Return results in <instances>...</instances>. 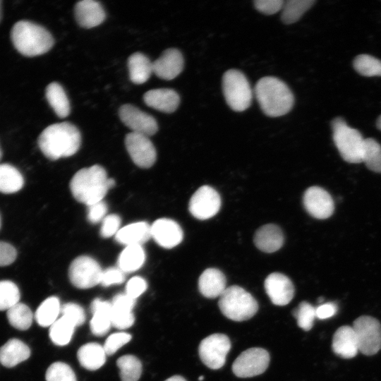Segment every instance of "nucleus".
Returning <instances> with one entry per match:
<instances>
[{
    "label": "nucleus",
    "mask_w": 381,
    "mask_h": 381,
    "mask_svg": "<svg viewBox=\"0 0 381 381\" xmlns=\"http://www.w3.org/2000/svg\"><path fill=\"white\" fill-rule=\"evenodd\" d=\"M38 145L46 157L56 160L73 155L81 143L78 128L69 122L52 124L38 138Z\"/></svg>",
    "instance_id": "nucleus-1"
},
{
    "label": "nucleus",
    "mask_w": 381,
    "mask_h": 381,
    "mask_svg": "<svg viewBox=\"0 0 381 381\" xmlns=\"http://www.w3.org/2000/svg\"><path fill=\"white\" fill-rule=\"evenodd\" d=\"M254 92L262 111L268 116H283L294 106L292 92L285 83L277 78L267 76L260 78L255 86Z\"/></svg>",
    "instance_id": "nucleus-2"
},
{
    "label": "nucleus",
    "mask_w": 381,
    "mask_h": 381,
    "mask_svg": "<svg viewBox=\"0 0 381 381\" xmlns=\"http://www.w3.org/2000/svg\"><path fill=\"white\" fill-rule=\"evenodd\" d=\"M105 169L97 164L77 171L70 182L73 196L89 206L101 200L109 189Z\"/></svg>",
    "instance_id": "nucleus-3"
},
{
    "label": "nucleus",
    "mask_w": 381,
    "mask_h": 381,
    "mask_svg": "<svg viewBox=\"0 0 381 381\" xmlns=\"http://www.w3.org/2000/svg\"><path fill=\"white\" fill-rule=\"evenodd\" d=\"M11 40L16 49L26 56L43 54L54 44L53 37L47 30L28 20H20L14 24Z\"/></svg>",
    "instance_id": "nucleus-4"
},
{
    "label": "nucleus",
    "mask_w": 381,
    "mask_h": 381,
    "mask_svg": "<svg viewBox=\"0 0 381 381\" xmlns=\"http://www.w3.org/2000/svg\"><path fill=\"white\" fill-rule=\"evenodd\" d=\"M222 313L237 322L250 319L257 313L258 304L255 298L239 286L226 287L218 302Z\"/></svg>",
    "instance_id": "nucleus-5"
},
{
    "label": "nucleus",
    "mask_w": 381,
    "mask_h": 381,
    "mask_svg": "<svg viewBox=\"0 0 381 381\" xmlns=\"http://www.w3.org/2000/svg\"><path fill=\"white\" fill-rule=\"evenodd\" d=\"M333 140L340 155L347 162H362L364 138L361 133L349 127L341 117L334 119L331 123Z\"/></svg>",
    "instance_id": "nucleus-6"
},
{
    "label": "nucleus",
    "mask_w": 381,
    "mask_h": 381,
    "mask_svg": "<svg viewBox=\"0 0 381 381\" xmlns=\"http://www.w3.org/2000/svg\"><path fill=\"white\" fill-rule=\"evenodd\" d=\"M222 89L227 104L235 111H243L251 104L253 91L245 75L240 71L230 69L222 78Z\"/></svg>",
    "instance_id": "nucleus-7"
},
{
    "label": "nucleus",
    "mask_w": 381,
    "mask_h": 381,
    "mask_svg": "<svg viewBox=\"0 0 381 381\" xmlns=\"http://www.w3.org/2000/svg\"><path fill=\"white\" fill-rule=\"evenodd\" d=\"M363 354L372 356L381 349V324L375 318L362 315L356 319L352 326Z\"/></svg>",
    "instance_id": "nucleus-8"
},
{
    "label": "nucleus",
    "mask_w": 381,
    "mask_h": 381,
    "mask_svg": "<svg viewBox=\"0 0 381 381\" xmlns=\"http://www.w3.org/2000/svg\"><path fill=\"white\" fill-rule=\"evenodd\" d=\"M230 349L229 338L226 334L214 333L200 341L198 353L200 358L207 367L217 370L225 364Z\"/></svg>",
    "instance_id": "nucleus-9"
},
{
    "label": "nucleus",
    "mask_w": 381,
    "mask_h": 381,
    "mask_svg": "<svg viewBox=\"0 0 381 381\" xmlns=\"http://www.w3.org/2000/svg\"><path fill=\"white\" fill-rule=\"evenodd\" d=\"M102 272L99 264L95 259L82 255L74 259L70 265L68 277L75 287L90 289L100 284Z\"/></svg>",
    "instance_id": "nucleus-10"
},
{
    "label": "nucleus",
    "mask_w": 381,
    "mask_h": 381,
    "mask_svg": "<svg viewBox=\"0 0 381 381\" xmlns=\"http://www.w3.org/2000/svg\"><path fill=\"white\" fill-rule=\"evenodd\" d=\"M270 360V354L265 349L250 348L236 358L232 364V371L238 377L259 375L267 370Z\"/></svg>",
    "instance_id": "nucleus-11"
},
{
    "label": "nucleus",
    "mask_w": 381,
    "mask_h": 381,
    "mask_svg": "<svg viewBox=\"0 0 381 381\" xmlns=\"http://www.w3.org/2000/svg\"><path fill=\"white\" fill-rule=\"evenodd\" d=\"M221 207V198L216 190L209 186L200 187L189 201V211L196 219L205 220L214 217Z\"/></svg>",
    "instance_id": "nucleus-12"
},
{
    "label": "nucleus",
    "mask_w": 381,
    "mask_h": 381,
    "mask_svg": "<svg viewBox=\"0 0 381 381\" xmlns=\"http://www.w3.org/2000/svg\"><path fill=\"white\" fill-rule=\"evenodd\" d=\"M126 150L133 162L141 168H150L156 161L157 153L148 136L129 133L125 138Z\"/></svg>",
    "instance_id": "nucleus-13"
},
{
    "label": "nucleus",
    "mask_w": 381,
    "mask_h": 381,
    "mask_svg": "<svg viewBox=\"0 0 381 381\" xmlns=\"http://www.w3.org/2000/svg\"><path fill=\"white\" fill-rule=\"evenodd\" d=\"M119 114L121 121L133 133L149 137L156 133L158 130L157 123L153 116L132 104L121 106Z\"/></svg>",
    "instance_id": "nucleus-14"
},
{
    "label": "nucleus",
    "mask_w": 381,
    "mask_h": 381,
    "mask_svg": "<svg viewBox=\"0 0 381 381\" xmlns=\"http://www.w3.org/2000/svg\"><path fill=\"white\" fill-rule=\"evenodd\" d=\"M303 202L306 210L316 219H327L334 212V201L331 195L321 187L308 188L304 193Z\"/></svg>",
    "instance_id": "nucleus-15"
},
{
    "label": "nucleus",
    "mask_w": 381,
    "mask_h": 381,
    "mask_svg": "<svg viewBox=\"0 0 381 381\" xmlns=\"http://www.w3.org/2000/svg\"><path fill=\"white\" fill-rule=\"evenodd\" d=\"M265 291L272 303L276 306H286L294 296V286L290 279L279 272L269 274L265 280Z\"/></svg>",
    "instance_id": "nucleus-16"
},
{
    "label": "nucleus",
    "mask_w": 381,
    "mask_h": 381,
    "mask_svg": "<svg viewBox=\"0 0 381 381\" xmlns=\"http://www.w3.org/2000/svg\"><path fill=\"white\" fill-rule=\"evenodd\" d=\"M151 237L157 244L165 248H171L179 245L183 240V230L173 219L161 218L151 226Z\"/></svg>",
    "instance_id": "nucleus-17"
},
{
    "label": "nucleus",
    "mask_w": 381,
    "mask_h": 381,
    "mask_svg": "<svg viewBox=\"0 0 381 381\" xmlns=\"http://www.w3.org/2000/svg\"><path fill=\"white\" fill-rule=\"evenodd\" d=\"M183 64V58L179 50L168 49L152 63L153 73L159 78L172 80L181 73Z\"/></svg>",
    "instance_id": "nucleus-18"
},
{
    "label": "nucleus",
    "mask_w": 381,
    "mask_h": 381,
    "mask_svg": "<svg viewBox=\"0 0 381 381\" xmlns=\"http://www.w3.org/2000/svg\"><path fill=\"white\" fill-rule=\"evenodd\" d=\"M135 299L126 294H119L114 296L111 304V325L119 329L131 327L135 321L133 309Z\"/></svg>",
    "instance_id": "nucleus-19"
},
{
    "label": "nucleus",
    "mask_w": 381,
    "mask_h": 381,
    "mask_svg": "<svg viewBox=\"0 0 381 381\" xmlns=\"http://www.w3.org/2000/svg\"><path fill=\"white\" fill-rule=\"evenodd\" d=\"M75 17L83 28H91L100 25L105 19V12L99 2L83 0L75 6Z\"/></svg>",
    "instance_id": "nucleus-20"
},
{
    "label": "nucleus",
    "mask_w": 381,
    "mask_h": 381,
    "mask_svg": "<svg viewBox=\"0 0 381 381\" xmlns=\"http://www.w3.org/2000/svg\"><path fill=\"white\" fill-rule=\"evenodd\" d=\"M143 99L150 107L165 113L174 112L180 102L178 93L169 88L150 90L144 95Z\"/></svg>",
    "instance_id": "nucleus-21"
},
{
    "label": "nucleus",
    "mask_w": 381,
    "mask_h": 381,
    "mask_svg": "<svg viewBox=\"0 0 381 381\" xmlns=\"http://www.w3.org/2000/svg\"><path fill=\"white\" fill-rule=\"evenodd\" d=\"M332 348L334 353L341 358L355 357L359 350L353 327L348 325L339 327L333 336Z\"/></svg>",
    "instance_id": "nucleus-22"
},
{
    "label": "nucleus",
    "mask_w": 381,
    "mask_h": 381,
    "mask_svg": "<svg viewBox=\"0 0 381 381\" xmlns=\"http://www.w3.org/2000/svg\"><path fill=\"white\" fill-rule=\"evenodd\" d=\"M90 310L92 314L90 322L92 333L96 336H104L112 326L111 302L95 298L91 303Z\"/></svg>",
    "instance_id": "nucleus-23"
},
{
    "label": "nucleus",
    "mask_w": 381,
    "mask_h": 381,
    "mask_svg": "<svg viewBox=\"0 0 381 381\" xmlns=\"http://www.w3.org/2000/svg\"><path fill=\"white\" fill-rule=\"evenodd\" d=\"M226 284L225 275L216 268L206 269L198 279L200 294L208 298L220 297L226 289Z\"/></svg>",
    "instance_id": "nucleus-24"
},
{
    "label": "nucleus",
    "mask_w": 381,
    "mask_h": 381,
    "mask_svg": "<svg viewBox=\"0 0 381 381\" xmlns=\"http://www.w3.org/2000/svg\"><path fill=\"white\" fill-rule=\"evenodd\" d=\"M255 246L265 253H273L281 248L284 243V234L277 225L268 224L260 227L254 236Z\"/></svg>",
    "instance_id": "nucleus-25"
},
{
    "label": "nucleus",
    "mask_w": 381,
    "mask_h": 381,
    "mask_svg": "<svg viewBox=\"0 0 381 381\" xmlns=\"http://www.w3.org/2000/svg\"><path fill=\"white\" fill-rule=\"evenodd\" d=\"M151 238L150 226L145 222H138L128 224L119 230L115 240L123 245H140Z\"/></svg>",
    "instance_id": "nucleus-26"
},
{
    "label": "nucleus",
    "mask_w": 381,
    "mask_h": 381,
    "mask_svg": "<svg viewBox=\"0 0 381 381\" xmlns=\"http://www.w3.org/2000/svg\"><path fill=\"white\" fill-rule=\"evenodd\" d=\"M30 349L18 339H11L0 348V363L6 368H12L27 360Z\"/></svg>",
    "instance_id": "nucleus-27"
},
{
    "label": "nucleus",
    "mask_w": 381,
    "mask_h": 381,
    "mask_svg": "<svg viewBox=\"0 0 381 381\" xmlns=\"http://www.w3.org/2000/svg\"><path fill=\"white\" fill-rule=\"evenodd\" d=\"M106 356L103 346L96 342L83 345L77 352L80 364L89 370L100 368L105 363Z\"/></svg>",
    "instance_id": "nucleus-28"
},
{
    "label": "nucleus",
    "mask_w": 381,
    "mask_h": 381,
    "mask_svg": "<svg viewBox=\"0 0 381 381\" xmlns=\"http://www.w3.org/2000/svg\"><path fill=\"white\" fill-rule=\"evenodd\" d=\"M128 68L131 80L135 84L145 83L153 73L150 60L143 54L136 52L128 59Z\"/></svg>",
    "instance_id": "nucleus-29"
},
{
    "label": "nucleus",
    "mask_w": 381,
    "mask_h": 381,
    "mask_svg": "<svg viewBox=\"0 0 381 381\" xmlns=\"http://www.w3.org/2000/svg\"><path fill=\"white\" fill-rule=\"evenodd\" d=\"M46 98L55 114L65 118L70 113V104L62 86L56 82L49 83L45 90Z\"/></svg>",
    "instance_id": "nucleus-30"
},
{
    "label": "nucleus",
    "mask_w": 381,
    "mask_h": 381,
    "mask_svg": "<svg viewBox=\"0 0 381 381\" xmlns=\"http://www.w3.org/2000/svg\"><path fill=\"white\" fill-rule=\"evenodd\" d=\"M145 260V253L142 246H126L118 258V267L125 273L140 269Z\"/></svg>",
    "instance_id": "nucleus-31"
},
{
    "label": "nucleus",
    "mask_w": 381,
    "mask_h": 381,
    "mask_svg": "<svg viewBox=\"0 0 381 381\" xmlns=\"http://www.w3.org/2000/svg\"><path fill=\"white\" fill-rule=\"evenodd\" d=\"M59 299L56 296L46 298L37 308L35 313V319L41 327H50L61 313Z\"/></svg>",
    "instance_id": "nucleus-32"
},
{
    "label": "nucleus",
    "mask_w": 381,
    "mask_h": 381,
    "mask_svg": "<svg viewBox=\"0 0 381 381\" xmlns=\"http://www.w3.org/2000/svg\"><path fill=\"white\" fill-rule=\"evenodd\" d=\"M23 177L14 167L0 164V192L13 193L20 190L23 186Z\"/></svg>",
    "instance_id": "nucleus-33"
},
{
    "label": "nucleus",
    "mask_w": 381,
    "mask_h": 381,
    "mask_svg": "<svg viewBox=\"0 0 381 381\" xmlns=\"http://www.w3.org/2000/svg\"><path fill=\"white\" fill-rule=\"evenodd\" d=\"M6 316L12 327L23 331L31 326L34 317L30 308L20 302L6 311Z\"/></svg>",
    "instance_id": "nucleus-34"
},
{
    "label": "nucleus",
    "mask_w": 381,
    "mask_h": 381,
    "mask_svg": "<svg viewBox=\"0 0 381 381\" xmlns=\"http://www.w3.org/2000/svg\"><path fill=\"white\" fill-rule=\"evenodd\" d=\"M315 2V0H287L284 1L282 9V20L285 24H292L298 21Z\"/></svg>",
    "instance_id": "nucleus-35"
},
{
    "label": "nucleus",
    "mask_w": 381,
    "mask_h": 381,
    "mask_svg": "<svg viewBox=\"0 0 381 381\" xmlns=\"http://www.w3.org/2000/svg\"><path fill=\"white\" fill-rule=\"evenodd\" d=\"M116 365L120 370L121 381H138L142 373V363L133 355H124L118 358Z\"/></svg>",
    "instance_id": "nucleus-36"
},
{
    "label": "nucleus",
    "mask_w": 381,
    "mask_h": 381,
    "mask_svg": "<svg viewBox=\"0 0 381 381\" xmlns=\"http://www.w3.org/2000/svg\"><path fill=\"white\" fill-rule=\"evenodd\" d=\"M362 162H364L370 170L381 173V145L375 140H364Z\"/></svg>",
    "instance_id": "nucleus-37"
},
{
    "label": "nucleus",
    "mask_w": 381,
    "mask_h": 381,
    "mask_svg": "<svg viewBox=\"0 0 381 381\" xmlns=\"http://www.w3.org/2000/svg\"><path fill=\"white\" fill-rule=\"evenodd\" d=\"M74 329L75 327L61 316L49 327V337L56 345L65 346L70 342Z\"/></svg>",
    "instance_id": "nucleus-38"
},
{
    "label": "nucleus",
    "mask_w": 381,
    "mask_h": 381,
    "mask_svg": "<svg viewBox=\"0 0 381 381\" xmlns=\"http://www.w3.org/2000/svg\"><path fill=\"white\" fill-rule=\"evenodd\" d=\"M354 69L367 77L381 76V61L368 54H360L353 60Z\"/></svg>",
    "instance_id": "nucleus-39"
},
{
    "label": "nucleus",
    "mask_w": 381,
    "mask_h": 381,
    "mask_svg": "<svg viewBox=\"0 0 381 381\" xmlns=\"http://www.w3.org/2000/svg\"><path fill=\"white\" fill-rule=\"evenodd\" d=\"M20 291L17 285L13 282L0 281V310H8L19 303Z\"/></svg>",
    "instance_id": "nucleus-40"
},
{
    "label": "nucleus",
    "mask_w": 381,
    "mask_h": 381,
    "mask_svg": "<svg viewBox=\"0 0 381 381\" xmlns=\"http://www.w3.org/2000/svg\"><path fill=\"white\" fill-rule=\"evenodd\" d=\"M294 317L296 319L300 328L309 331L313 326L316 318L315 308L307 301H302L296 308L292 311Z\"/></svg>",
    "instance_id": "nucleus-41"
},
{
    "label": "nucleus",
    "mask_w": 381,
    "mask_h": 381,
    "mask_svg": "<svg viewBox=\"0 0 381 381\" xmlns=\"http://www.w3.org/2000/svg\"><path fill=\"white\" fill-rule=\"evenodd\" d=\"M46 381H77L73 369L64 362H55L46 372Z\"/></svg>",
    "instance_id": "nucleus-42"
},
{
    "label": "nucleus",
    "mask_w": 381,
    "mask_h": 381,
    "mask_svg": "<svg viewBox=\"0 0 381 381\" xmlns=\"http://www.w3.org/2000/svg\"><path fill=\"white\" fill-rule=\"evenodd\" d=\"M61 316L70 322L75 327L82 325L85 321L84 309L75 303H66L61 306Z\"/></svg>",
    "instance_id": "nucleus-43"
},
{
    "label": "nucleus",
    "mask_w": 381,
    "mask_h": 381,
    "mask_svg": "<svg viewBox=\"0 0 381 381\" xmlns=\"http://www.w3.org/2000/svg\"><path fill=\"white\" fill-rule=\"evenodd\" d=\"M131 335L126 332H116L109 335L103 346L107 355L111 356L116 353L119 349L128 343Z\"/></svg>",
    "instance_id": "nucleus-44"
},
{
    "label": "nucleus",
    "mask_w": 381,
    "mask_h": 381,
    "mask_svg": "<svg viewBox=\"0 0 381 381\" xmlns=\"http://www.w3.org/2000/svg\"><path fill=\"white\" fill-rule=\"evenodd\" d=\"M121 218L119 215L111 214L107 215L102 221L100 235L103 238L115 236L120 229Z\"/></svg>",
    "instance_id": "nucleus-45"
},
{
    "label": "nucleus",
    "mask_w": 381,
    "mask_h": 381,
    "mask_svg": "<svg viewBox=\"0 0 381 381\" xmlns=\"http://www.w3.org/2000/svg\"><path fill=\"white\" fill-rule=\"evenodd\" d=\"M125 280V272L119 267H111L103 270L100 284L103 286H109L114 284H119Z\"/></svg>",
    "instance_id": "nucleus-46"
},
{
    "label": "nucleus",
    "mask_w": 381,
    "mask_h": 381,
    "mask_svg": "<svg viewBox=\"0 0 381 381\" xmlns=\"http://www.w3.org/2000/svg\"><path fill=\"white\" fill-rule=\"evenodd\" d=\"M146 281L140 277H132L126 284V294L129 297L135 299L139 297L147 289Z\"/></svg>",
    "instance_id": "nucleus-47"
},
{
    "label": "nucleus",
    "mask_w": 381,
    "mask_h": 381,
    "mask_svg": "<svg viewBox=\"0 0 381 381\" xmlns=\"http://www.w3.org/2000/svg\"><path fill=\"white\" fill-rule=\"evenodd\" d=\"M284 4V0H255L254 5L260 13L272 15L282 10Z\"/></svg>",
    "instance_id": "nucleus-48"
},
{
    "label": "nucleus",
    "mask_w": 381,
    "mask_h": 381,
    "mask_svg": "<svg viewBox=\"0 0 381 381\" xmlns=\"http://www.w3.org/2000/svg\"><path fill=\"white\" fill-rule=\"evenodd\" d=\"M87 207V219L92 224H96L102 221L107 216V205L103 200Z\"/></svg>",
    "instance_id": "nucleus-49"
},
{
    "label": "nucleus",
    "mask_w": 381,
    "mask_h": 381,
    "mask_svg": "<svg viewBox=\"0 0 381 381\" xmlns=\"http://www.w3.org/2000/svg\"><path fill=\"white\" fill-rule=\"evenodd\" d=\"M17 256L15 248L9 243L0 241V266L13 263Z\"/></svg>",
    "instance_id": "nucleus-50"
},
{
    "label": "nucleus",
    "mask_w": 381,
    "mask_h": 381,
    "mask_svg": "<svg viewBox=\"0 0 381 381\" xmlns=\"http://www.w3.org/2000/svg\"><path fill=\"white\" fill-rule=\"evenodd\" d=\"M337 306L332 302H327L319 305L315 308L316 318L320 320H325L335 315L337 313Z\"/></svg>",
    "instance_id": "nucleus-51"
},
{
    "label": "nucleus",
    "mask_w": 381,
    "mask_h": 381,
    "mask_svg": "<svg viewBox=\"0 0 381 381\" xmlns=\"http://www.w3.org/2000/svg\"><path fill=\"white\" fill-rule=\"evenodd\" d=\"M165 381H187V380L181 375H174L169 377Z\"/></svg>",
    "instance_id": "nucleus-52"
},
{
    "label": "nucleus",
    "mask_w": 381,
    "mask_h": 381,
    "mask_svg": "<svg viewBox=\"0 0 381 381\" xmlns=\"http://www.w3.org/2000/svg\"><path fill=\"white\" fill-rule=\"evenodd\" d=\"M376 125H377V128L381 131V116L378 117Z\"/></svg>",
    "instance_id": "nucleus-53"
},
{
    "label": "nucleus",
    "mask_w": 381,
    "mask_h": 381,
    "mask_svg": "<svg viewBox=\"0 0 381 381\" xmlns=\"http://www.w3.org/2000/svg\"><path fill=\"white\" fill-rule=\"evenodd\" d=\"M1 1H0V21H1V15H2V12H1Z\"/></svg>",
    "instance_id": "nucleus-54"
},
{
    "label": "nucleus",
    "mask_w": 381,
    "mask_h": 381,
    "mask_svg": "<svg viewBox=\"0 0 381 381\" xmlns=\"http://www.w3.org/2000/svg\"><path fill=\"white\" fill-rule=\"evenodd\" d=\"M203 378H204L203 376H200V377H198V380H199L200 381H202V380H203Z\"/></svg>",
    "instance_id": "nucleus-55"
},
{
    "label": "nucleus",
    "mask_w": 381,
    "mask_h": 381,
    "mask_svg": "<svg viewBox=\"0 0 381 381\" xmlns=\"http://www.w3.org/2000/svg\"><path fill=\"white\" fill-rule=\"evenodd\" d=\"M1 155H2V153H1V147H0V160H1Z\"/></svg>",
    "instance_id": "nucleus-56"
}]
</instances>
